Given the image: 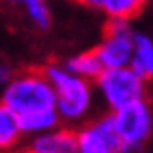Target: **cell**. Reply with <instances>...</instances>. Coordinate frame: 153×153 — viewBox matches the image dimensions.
I'll return each mask as SVG.
<instances>
[{
	"label": "cell",
	"instance_id": "cell-11",
	"mask_svg": "<svg viewBox=\"0 0 153 153\" xmlns=\"http://www.w3.org/2000/svg\"><path fill=\"white\" fill-rule=\"evenodd\" d=\"M24 133L22 123H20V115L12 111L10 108L2 105L0 108V147L8 151L18 143L20 135Z\"/></svg>",
	"mask_w": 153,
	"mask_h": 153
},
{
	"label": "cell",
	"instance_id": "cell-13",
	"mask_svg": "<svg viewBox=\"0 0 153 153\" xmlns=\"http://www.w3.org/2000/svg\"><path fill=\"white\" fill-rule=\"evenodd\" d=\"M28 18L38 26L40 30H48L52 24V16H50V8L46 4V0H26L22 6Z\"/></svg>",
	"mask_w": 153,
	"mask_h": 153
},
{
	"label": "cell",
	"instance_id": "cell-10",
	"mask_svg": "<svg viewBox=\"0 0 153 153\" xmlns=\"http://www.w3.org/2000/svg\"><path fill=\"white\" fill-rule=\"evenodd\" d=\"M60 114L58 109H40V111H30V114L20 115V123H22L24 133H46L58 127Z\"/></svg>",
	"mask_w": 153,
	"mask_h": 153
},
{
	"label": "cell",
	"instance_id": "cell-9",
	"mask_svg": "<svg viewBox=\"0 0 153 153\" xmlns=\"http://www.w3.org/2000/svg\"><path fill=\"white\" fill-rule=\"evenodd\" d=\"M131 68L145 82L153 79V40L147 34H135V52Z\"/></svg>",
	"mask_w": 153,
	"mask_h": 153
},
{
	"label": "cell",
	"instance_id": "cell-15",
	"mask_svg": "<svg viewBox=\"0 0 153 153\" xmlns=\"http://www.w3.org/2000/svg\"><path fill=\"white\" fill-rule=\"evenodd\" d=\"M4 2H8V4H14V6H24V2H26V0H4Z\"/></svg>",
	"mask_w": 153,
	"mask_h": 153
},
{
	"label": "cell",
	"instance_id": "cell-14",
	"mask_svg": "<svg viewBox=\"0 0 153 153\" xmlns=\"http://www.w3.org/2000/svg\"><path fill=\"white\" fill-rule=\"evenodd\" d=\"M76 2H79V4H84V6H90V8H102L103 0H76Z\"/></svg>",
	"mask_w": 153,
	"mask_h": 153
},
{
	"label": "cell",
	"instance_id": "cell-3",
	"mask_svg": "<svg viewBox=\"0 0 153 153\" xmlns=\"http://www.w3.org/2000/svg\"><path fill=\"white\" fill-rule=\"evenodd\" d=\"M96 85L111 111L141 102L147 94V82L131 66L103 70V74L96 79Z\"/></svg>",
	"mask_w": 153,
	"mask_h": 153
},
{
	"label": "cell",
	"instance_id": "cell-8",
	"mask_svg": "<svg viewBox=\"0 0 153 153\" xmlns=\"http://www.w3.org/2000/svg\"><path fill=\"white\" fill-rule=\"evenodd\" d=\"M64 66H66L70 72H74L76 76L88 79V82H90V79L96 82V79L103 74V70H105V66H103L102 58H100V54H97L96 48L72 56L70 60L64 62Z\"/></svg>",
	"mask_w": 153,
	"mask_h": 153
},
{
	"label": "cell",
	"instance_id": "cell-4",
	"mask_svg": "<svg viewBox=\"0 0 153 153\" xmlns=\"http://www.w3.org/2000/svg\"><path fill=\"white\" fill-rule=\"evenodd\" d=\"M111 117H114L115 131L123 145V153L139 151L153 131V115L147 100L111 111Z\"/></svg>",
	"mask_w": 153,
	"mask_h": 153
},
{
	"label": "cell",
	"instance_id": "cell-7",
	"mask_svg": "<svg viewBox=\"0 0 153 153\" xmlns=\"http://www.w3.org/2000/svg\"><path fill=\"white\" fill-rule=\"evenodd\" d=\"M26 153H78V133L72 129H52L40 133Z\"/></svg>",
	"mask_w": 153,
	"mask_h": 153
},
{
	"label": "cell",
	"instance_id": "cell-5",
	"mask_svg": "<svg viewBox=\"0 0 153 153\" xmlns=\"http://www.w3.org/2000/svg\"><path fill=\"white\" fill-rule=\"evenodd\" d=\"M135 34L127 20H108L103 28V38L96 50L108 68H127L131 66L135 52Z\"/></svg>",
	"mask_w": 153,
	"mask_h": 153
},
{
	"label": "cell",
	"instance_id": "cell-1",
	"mask_svg": "<svg viewBox=\"0 0 153 153\" xmlns=\"http://www.w3.org/2000/svg\"><path fill=\"white\" fill-rule=\"evenodd\" d=\"M2 105L10 108L18 115L40 109H58L56 90L44 74V68L24 70L12 76L4 85Z\"/></svg>",
	"mask_w": 153,
	"mask_h": 153
},
{
	"label": "cell",
	"instance_id": "cell-12",
	"mask_svg": "<svg viewBox=\"0 0 153 153\" xmlns=\"http://www.w3.org/2000/svg\"><path fill=\"white\" fill-rule=\"evenodd\" d=\"M145 0H103L102 10L108 20H127L137 16L143 10Z\"/></svg>",
	"mask_w": 153,
	"mask_h": 153
},
{
	"label": "cell",
	"instance_id": "cell-6",
	"mask_svg": "<svg viewBox=\"0 0 153 153\" xmlns=\"http://www.w3.org/2000/svg\"><path fill=\"white\" fill-rule=\"evenodd\" d=\"M78 153H123L111 114L78 131Z\"/></svg>",
	"mask_w": 153,
	"mask_h": 153
},
{
	"label": "cell",
	"instance_id": "cell-2",
	"mask_svg": "<svg viewBox=\"0 0 153 153\" xmlns=\"http://www.w3.org/2000/svg\"><path fill=\"white\" fill-rule=\"evenodd\" d=\"M44 74L52 82L58 97V114L62 119L76 121L84 117L91 105V88L90 82L70 72L66 66L48 64L44 66Z\"/></svg>",
	"mask_w": 153,
	"mask_h": 153
}]
</instances>
